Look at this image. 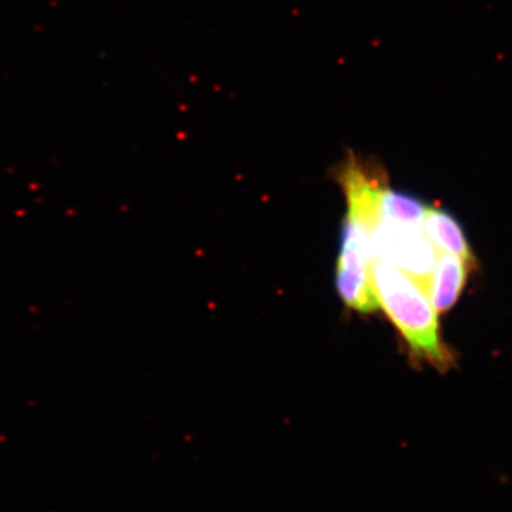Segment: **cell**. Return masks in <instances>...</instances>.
Wrapping results in <instances>:
<instances>
[{
	"instance_id": "obj_1",
	"label": "cell",
	"mask_w": 512,
	"mask_h": 512,
	"mask_svg": "<svg viewBox=\"0 0 512 512\" xmlns=\"http://www.w3.org/2000/svg\"><path fill=\"white\" fill-rule=\"evenodd\" d=\"M373 284L380 308L399 330L413 357L446 372L454 357L441 342L439 315L431 305L427 285L402 269L373 261Z\"/></svg>"
},
{
	"instance_id": "obj_2",
	"label": "cell",
	"mask_w": 512,
	"mask_h": 512,
	"mask_svg": "<svg viewBox=\"0 0 512 512\" xmlns=\"http://www.w3.org/2000/svg\"><path fill=\"white\" fill-rule=\"evenodd\" d=\"M376 218L350 207L343 218L340 251L336 266V291L346 308L373 313L380 308L373 284L372 229Z\"/></svg>"
},
{
	"instance_id": "obj_3",
	"label": "cell",
	"mask_w": 512,
	"mask_h": 512,
	"mask_svg": "<svg viewBox=\"0 0 512 512\" xmlns=\"http://www.w3.org/2000/svg\"><path fill=\"white\" fill-rule=\"evenodd\" d=\"M373 261H383L402 269L429 286L431 271L436 264V248L420 225L390 220L376 222L372 229Z\"/></svg>"
},
{
	"instance_id": "obj_4",
	"label": "cell",
	"mask_w": 512,
	"mask_h": 512,
	"mask_svg": "<svg viewBox=\"0 0 512 512\" xmlns=\"http://www.w3.org/2000/svg\"><path fill=\"white\" fill-rule=\"evenodd\" d=\"M467 266L466 262L456 255L441 252L437 254L436 264L427 286L431 305L437 315L453 309L460 299L467 284Z\"/></svg>"
},
{
	"instance_id": "obj_5",
	"label": "cell",
	"mask_w": 512,
	"mask_h": 512,
	"mask_svg": "<svg viewBox=\"0 0 512 512\" xmlns=\"http://www.w3.org/2000/svg\"><path fill=\"white\" fill-rule=\"evenodd\" d=\"M423 231L437 252L456 255L467 265H476V258L468 244L463 227L450 212L429 205L424 217Z\"/></svg>"
},
{
	"instance_id": "obj_6",
	"label": "cell",
	"mask_w": 512,
	"mask_h": 512,
	"mask_svg": "<svg viewBox=\"0 0 512 512\" xmlns=\"http://www.w3.org/2000/svg\"><path fill=\"white\" fill-rule=\"evenodd\" d=\"M429 205L407 192L396 191L384 185L379 195L377 214L379 220L403 222V224L420 225L423 227Z\"/></svg>"
}]
</instances>
